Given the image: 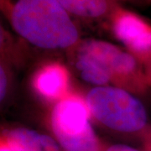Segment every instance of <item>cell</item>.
Returning a JSON list of instances; mask_svg holds the SVG:
<instances>
[{
	"instance_id": "cell-1",
	"label": "cell",
	"mask_w": 151,
	"mask_h": 151,
	"mask_svg": "<svg viewBox=\"0 0 151 151\" xmlns=\"http://www.w3.org/2000/svg\"><path fill=\"white\" fill-rule=\"evenodd\" d=\"M0 6L17 35L35 47L74 50L81 41L76 23L56 0H0Z\"/></svg>"
},
{
	"instance_id": "cell-2",
	"label": "cell",
	"mask_w": 151,
	"mask_h": 151,
	"mask_svg": "<svg viewBox=\"0 0 151 151\" xmlns=\"http://www.w3.org/2000/svg\"><path fill=\"white\" fill-rule=\"evenodd\" d=\"M92 118L123 134H151L145 107L133 92L116 86H95L86 96Z\"/></svg>"
},
{
	"instance_id": "cell-3",
	"label": "cell",
	"mask_w": 151,
	"mask_h": 151,
	"mask_svg": "<svg viewBox=\"0 0 151 151\" xmlns=\"http://www.w3.org/2000/svg\"><path fill=\"white\" fill-rule=\"evenodd\" d=\"M86 98L70 92L54 105L50 125L63 151H104L91 124Z\"/></svg>"
},
{
	"instance_id": "cell-4",
	"label": "cell",
	"mask_w": 151,
	"mask_h": 151,
	"mask_svg": "<svg viewBox=\"0 0 151 151\" xmlns=\"http://www.w3.org/2000/svg\"><path fill=\"white\" fill-rule=\"evenodd\" d=\"M94 57L108 71L113 86L133 93L145 92L150 87L143 65L128 50L100 40H81L77 46Z\"/></svg>"
},
{
	"instance_id": "cell-5",
	"label": "cell",
	"mask_w": 151,
	"mask_h": 151,
	"mask_svg": "<svg viewBox=\"0 0 151 151\" xmlns=\"http://www.w3.org/2000/svg\"><path fill=\"white\" fill-rule=\"evenodd\" d=\"M114 36L143 66L151 59V24L122 6L108 19Z\"/></svg>"
},
{
	"instance_id": "cell-6",
	"label": "cell",
	"mask_w": 151,
	"mask_h": 151,
	"mask_svg": "<svg viewBox=\"0 0 151 151\" xmlns=\"http://www.w3.org/2000/svg\"><path fill=\"white\" fill-rule=\"evenodd\" d=\"M31 86L40 98L55 104L70 92V71L59 61L45 62L35 70Z\"/></svg>"
},
{
	"instance_id": "cell-7",
	"label": "cell",
	"mask_w": 151,
	"mask_h": 151,
	"mask_svg": "<svg viewBox=\"0 0 151 151\" xmlns=\"http://www.w3.org/2000/svg\"><path fill=\"white\" fill-rule=\"evenodd\" d=\"M72 18L82 21L109 19L121 4L119 0H56Z\"/></svg>"
},
{
	"instance_id": "cell-8",
	"label": "cell",
	"mask_w": 151,
	"mask_h": 151,
	"mask_svg": "<svg viewBox=\"0 0 151 151\" xmlns=\"http://www.w3.org/2000/svg\"><path fill=\"white\" fill-rule=\"evenodd\" d=\"M1 137L14 151H63L55 139L25 128L7 129Z\"/></svg>"
},
{
	"instance_id": "cell-9",
	"label": "cell",
	"mask_w": 151,
	"mask_h": 151,
	"mask_svg": "<svg viewBox=\"0 0 151 151\" xmlns=\"http://www.w3.org/2000/svg\"><path fill=\"white\" fill-rule=\"evenodd\" d=\"M74 50L75 67L84 81L96 86H110L112 84L110 76L101 63L78 47Z\"/></svg>"
},
{
	"instance_id": "cell-10",
	"label": "cell",
	"mask_w": 151,
	"mask_h": 151,
	"mask_svg": "<svg viewBox=\"0 0 151 151\" xmlns=\"http://www.w3.org/2000/svg\"><path fill=\"white\" fill-rule=\"evenodd\" d=\"M8 86H9L8 73L6 71L5 66L1 65V68H0V98H1V101L4 100V98L7 96Z\"/></svg>"
},
{
	"instance_id": "cell-11",
	"label": "cell",
	"mask_w": 151,
	"mask_h": 151,
	"mask_svg": "<svg viewBox=\"0 0 151 151\" xmlns=\"http://www.w3.org/2000/svg\"><path fill=\"white\" fill-rule=\"evenodd\" d=\"M104 151H140L137 149H135L134 147L127 145H113L108 147Z\"/></svg>"
},
{
	"instance_id": "cell-12",
	"label": "cell",
	"mask_w": 151,
	"mask_h": 151,
	"mask_svg": "<svg viewBox=\"0 0 151 151\" xmlns=\"http://www.w3.org/2000/svg\"><path fill=\"white\" fill-rule=\"evenodd\" d=\"M121 3L122 2H126V3H129L133 4L135 5L139 6H151V0H119Z\"/></svg>"
},
{
	"instance_id": "cell-13",
	"label": "cell",
	"mask_w": 151,
	"mask_h": 151,
	"mask_svg": "<svg viewBox=\"0 0 151 151\" xmlns=\"http://www.w3.org/2000/svg\"><path fill=\"white\" fill-rule=\"evenodd\" d=\"M143 67H144V69H145L146 76H147L148 81H149V83H150V85L151 86V59Z\"/></svg>"
},
{
	"instance_id": "cell-14",
	"label": "cell",
	"mask_w": 151,
	"mask_h": 151,
	"mask_svg": "<svg viewBox=\"0 0 151 151\" xmlns=\"http://www.w3.org/2000/svg\"><path fill=\"white\" fill-rule=\"evenodd\" d=\"M0 151H14L10 145L7 143V141L2 137H1V142H0Z\"/></svg>"
}]
</instances>
